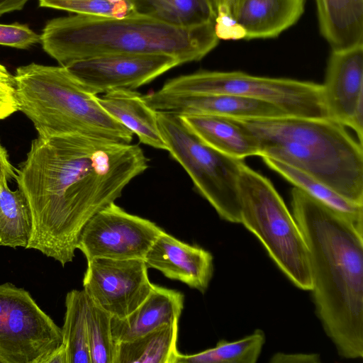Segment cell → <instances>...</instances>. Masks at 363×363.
<instances>
[{
    "label": "cell",
    "mask_w": 363,
    "mask_h": 363,
    "mask_svg": "<svg viewBox=\"0 0 363 363\" xmlns=\"http://www.w3.org/2000/svg\"><path fill=\"white\" fill-rule=\"evenodd\" d=\"M101 106L121 124L136 135L141 143L167 150L160 133L157 111L140 93L131 89H115L99 97Z\"/></svg>",
    "instance_id": "18"
},
{
    "label": "cell",
    "mask_w": 363,
    "mask_h": 363,
    "mask_svg": "<svg viewBox=\"0 0 363 363\" xmlns=\"http://www.w3.org/2000/svg\"><path fill=\"white\" fill-rule=\"evenodd\" d=\"M31 231V213L23 194L4 183L0 186V246L26 248Z\"/></svg>",
    "instance_id": "24"
},
{
    "label": "cell",
    "mask_w": 363,
    "mask_h": 363,
    "mask_svg": "<svg viewBox=\"0 0 363 363\" xmlns=\"http://www.w3.org/2000/svg\"><path fill=\"white\" fill-rule=\"evenodd\" d=\"M38 43H40V35L34 32L26 24L0 23V45L28 49Z\"/></svg>",
    "instance_id": "29"
},
{
    "label": "cell",
    "mask_w": 363,
    "mask_h": 363,
    "mask_svg": "<svg viewBox=\"0 0 363 363\" xmlns=\"http://www.w3.org/2000/svg\"><path fill=\"white\" fill-rule=\"evenodd\" d=\"M157 121L167 151L191 177L198 193L221 219L240 223L238 182L243 160L205 143L179 115L157 111Z\"/></svg>",
    "instance_id": "7"
},
{
    "label": "cell",
    "mask_w": 363,
    "mask_h": 363,
    "mask_svg": "<svg viewBox=\"0 0 363 363\" xmlns=\"http://www.w3.org/2000/svg\"><path fill=\"white\" fill-rule=\"evenodd\" d=\"M180 65L164 54H109L91 57L65 66L92 94L131 89L145 85Z\"/></svg>",
    "instance_id": "12"
},
{
    "label": "cell",
    "mask_w": 363,
    "mask_h": 363,
    "mask_svg": "<svg viewBox=\"0 0 363 363\" xmlns=\"http://www.w3.org/2000/svg\"><path fill=\"white\" fill-rule=\"evenodd\" d=\"M264 162L286 180L337 212L363 234V205L352 202L305 173L279 161L262 157Z\"/></svg>",
    "instance_id": "22"
},
{
    "label": "cell",
    "mask_w": 363,
    "mask_h": 363,
    "mask_svg": "<svg viewBox=\"0 0 363 363\" xmlns=\"http://www.w3.org/2000/svg\"><path fill=\"white\" fill-rule=\"evenodd\" d=\"M236 120L256 138L259 157L283 162L363 205V147L345 126L328 117Z\"/></svg>",
    "instance_id": "4"
},
{
    "label": "cell",
    "mask_w": 363,
    "mask_h": 363,
    "mask_svg": "<svg viewBox=\"0 0 363 363\" xmlns=\"http://www.w3.org/2000/svg\"><path fill=\"white\" fill-rule=\"evenodd\" d=\"M180 116L202 141L216 150L240 160L259 156L256 138L236 119L213 115Z\"/></svg>",
    "instance_id": "19"
},
{
    "label": "cell",
    "mask_w": 363,
    "mask_h": 363,
    "mask_svg": "<svg viewBox=\"0 0 363 363\" xmlns=\"http://www.w3.org/2000/svg\"><path fill=\"white\" fill-rule=\"evenodd\" d=\"M163 231L155 223L130 214L114 202L86 223L79 236L77 249L86 260L143 259Z\"/></svg>",
    "instance_id": "10"
},
{
    "label": "cell",
    "mask_w": 363,
    "mask_h": 363,
    "mask_svg": "<svg viewBox=\"0 0 363 363\" xmlns=\"http://www.w3.org/2000/svg\"><path fill=\"white\" fill-rule=\"evenodd\" d=\"M270 363H319L320 355L315 353L277 352L269 359Z\"/></svg>",
    "instance_id": "31"
},
{
    "label": "cell",
    "mask_w": 363,
    "mask_h": 363,
    "mask_svg": "<svg viewBox=\"0 0 363 363\" xmlns=\"http://www.w3.org/2000/svg\"><path fill=\"white\" fill-rule=\"evenodd\" d=\"M18 110L38 136L82 135L130 143L133 133L113 118L64 66L30 63L13 75Z\"/></svg>",
    "instance_id": "5"
},
{
    "label": "cell",
    "mask_w": 363,
    "mask_h": 363,
    "mask_svg": "<svg viewBox=\"0 0 363 363\" xmlns=\"http://www.w3.org/2000/svg\"><path fill=\"white\" fill-rule=\"evenodd\" d=\"M41 363H67V353L65 345L62 343L50 354L46 356Z\"/></svg>",
    "instance_id": "34"
},
{
    "label": "cell",
    "mask_w": 363,
    "mask_h": 363,
    "mask_svg": "<svg viewBox=\"0 0 363 363\" xmlns=\"http://www.w3.org/2000/svg\"><path fill=\"white\" fill-rule=\"evenodd\" d=\"M179 320L135 339L116 343L115 363H176Z\"/></svg>",
    "instance_id": "21"
},
{
    "label": "cell",
    "mask_w": 363,
    "mask_h": 363,
    "mask_svg": "<svg viewBox=\"0 0 363 363\" xmlns=\"http://www.w3.org/2000/svg\"><path fill=\"white\" fill-rule=\"evenodd\" d=\"M87 296L73 289L65 297L62 343L67 353V363H91L86 323Z\"/></svg>",
    "instance_id": "25"
},
{
    "label": "cell",
    "mask_w": 363,
    "mask_h": 363,
    "mask_svg": "<svg viewBox=\"0 0 363 363\" xmlns=\"http://www.w3.org/2000/svg\"><path fill=\"white\" fill-rule=\"evenodd\" d=\"M305 0H240L235 13L245 39L278 36L300 18Z\"/></svg>",
    "instance_id": "17"
},
{
    "label": "cell",
    "mask_w": 363,
    "mask_h": 363,
    "mask_svg": "<svg viewBox=\"0 0 363 363\" xmlns=\"http://www.w3.org/2000/svg\"><path fill=\"white\" fill-rule=\"evenodd\" d=\"M184 302L182 292L153 284L145 300L130 315L123 318L111 317L113 341L131 340L179 320Z\"/></svg>",
    "instance_id": "16"
},
{
    "label": "cell",
    "mask_w": 363,
    "mask_h": 363,
    "mask_svg": "<svg viewBox=\"0 0 363 363\" xmlns=\"http://www.w3.org/2000/svg\"><path fill=\"white\" fill-rule=\"evenodd\" d=\"M83 290L99 307L112 317L123 318L147 297L153 284L143 259L86 260Z\"/></svg>",
    "instance_id": "11"
},
{
    "label": "cell",
    "mask_w": 363,
    "mask_h": 363,
    "mask_svg": "<svg viewBox=\"0 0 363 363\" xmlns=\"http://www.w3.org/2000/svg\"><path fill=\"white\" fill-rule=\"evenodd\" d=\"M322 89L328 118L349 127L363 101V44L332 50Z\"/></svg>",
    "instance_id": "14"
},
{
    "label": "cell",
    "mask_w": 363,
    "mask_h": 363,
    "mask_svg": "<svg viewBox=\"0 0 363 363\" xmlns=\"http://www.w3.org/2000/svg\"><path fill=\"white\" fill-rule=\"evenodd\" d=\"M148 161L138 145L82 135L33 140L16 178L32 218L26 249L62 267L72 262L84 226L121 196Z\"/></svg>",
    "instance_id": "1"
},
{
    "label": "cell",
    "mask_w": 363,
    "mask_h": 363,
    "mask_svg": "<svg viewBox=\"0 0 363 363\" xmlns=\"http://www.w3.org/2000/svg\"><path fill=\"white\" fill-rule=\"evenodd\" d=\"M160 90L181 94H228L269 102L291 116L328 117L322 84L313 82L203 70L170 79Z\"/></svg>",
    "instance_id": "8"
},
{
    "label": "cell",
    "mask_w": 363,
    "mask_h": 363,
    "mask_svg": "<svg viewBox=\"0 0 363 363\" xmlns=\"http://www.w3.org/2000/svg\"><path fill=\"white\" fill-rule=\"evenodd\" d=\"M29 0H0V16L21 10Z\"/></svg>",
    "instance_id": "35"
},
{
    "label": "cell",
    "mask_w": 363,
    "mask_h": 363,
    "mask_svg": "<svg viewBox=\"0 0 363 363\" xmlns=\"http://www.w3.org/2000/svg\"><path fill=\"white\" fill-rule=\"evenodd\" d=\"M264 342V333L257 329L236 341L220 340L214 347L196 354H179L176 363H255Z\"/></svg>",
    "instance_id": "26"
},
{
    "label": "cell",
    "mask_w": 363,
    "mask_h": 363,
    "mask_svg": "<svg viewBox=\"0 0 363 363\" xmlns=\"http://www.w3.org/2000/svg\"><path fill=\"white\" fill-rule=\"evenodd\" d=\"M143 260L172 280L179 281L203 294L213 273L211 253L184 242L164 230L157 237Z\"/></svg>",
    "instance_id": "15"
},
{
    "label": "cell",
    "mask_w": 363,
    "mask_h": 363,
    "mask_svg": "<svg viewBox=\"0 0 363 363\" xmlns=\"http://www.w3.org/2000/svg\"><path fill=\"white\" fill-rule=\"evenodd\" d=\"M111 317L87 296L86 323L91 363H115L116 344L111 335Z\"/></svg>",
    "instance_id": "27"
},
{
    "label": "cell",
    "mask_w": 363,
    "mask_h": 363,
    "mask_svg": "<svg viewBox=\"0 0 363 363\" xmlns=\"http://www.w3.org/2000/svg\"><path fill=\"white\" fill-rule=\"evenodd\" d=\"M143 96L154 110L179 116L213 115L252 119L289 115L269 102L228 94H181L158 90Z\"/></svg>",
    "instance_id": "13"
},
{
    "label": "cell",
    "mask_w": 363,
    "mask_h": 363,
    "mask_svg": "<svg viewBox=\"0 0 363 363\" xmlns=\"http://www.w3.org/2000/svg\"><path fill=\"white\" fill-rule=\"evenodd\" d=\"M0 83L14 85L13 75L7 70L6 67L0 63Z\"/></svg>",
    "instance_id": "36"
},
{
    "label": "cell",
    "mask_w": 363,
    "mask_h": 363,
    "mask_svg": "<svg viewBox=\"0 0 363 363\" xmlns=\"http://www.w3.org/2000/svg\"><path fill=\"white\" fill-rule=\"evenodd\" d=\"M138 14L177 27H193L215 21L213 0H132Z\"/></svg>",
    "instance_id": "23"
},
{
    "label": "cell",
    "mask_w": 363,
    "mask_h": 363,
    "mask_svg": "<svg viewBox=\"0 0 363 363\" xmlns=\"http://www.w3.org/2000/svg\"><path fill=\"white\" fill-rule=\"evenodd\" d=\"M13 85L0 83V120L18 111Z\"/></svg>",
    "instance_id": "30"
},
{
    "label": "cell",
    "mask_w": 363,
    "mask_h": 363,
    "mask_svg": "<svg viewBox=\"0 0 363 363\" xmlns=\"http://www.w3.org/2000/svg\"><path fill=\"white\" fill-rule=\"evenodd\" d=\"M218 42L215 21L184 28L138 13L56 18L47 22L40 35L43 50L64 67L109 54H164L182 65L201 60Z\"/></svg>",
    "instance_id": "3"
},
{
    "label": "cell",
    "mask_w": 363,
    "mask_h": 363,
    "mask_svg": "<svg viewBox=\"0 0 363 363\" xmlns=\"http://www.w3.org/2000/svg\"><path fill=\"white\" fill-rule=\"evenodd\" d=\"M62 343L61 328L28 291L0 284V363H41Z\"/></svg>",
    "instance_id": "9"
},
{
    "label": "cell",
    "mask_w": 363,
    "mask_h": 363,
    "mask_svg": "<svg viewBox=\"0 0 363 363\" xmlns=\"http://www.w3.org/2000/svg\"><path fill=\"white\" fill-rule=\"evenodd\" d=\"M16 169L9 160L5 147L0 142V186L16 178Z\"/></svg>",
    "instance_id": "32"
},
{
    "label": "cell",
    "mask_w": 363,
    "mask_h": 363,
    "mask_svg": "<svg viewBox=\"0 0 363 363\" xmlns=\"http://www.w3.org/2000/svg\"><path fill=\"white\" fill-rule=\"evenodd\" d=\"M320 31L332 50L363 44V0H315Z\"/></svg>",
    "instance_id": "20"
},
{
    "label": "cell",
    "mask_w": 363,
    "mask_h": 363,
    "mask_svg": "<svg viewBox=\"0 0 363 363\" xmlns=\"http://www.w3.org/2000/svg\"><path fill=\"white\" fill-rule=\"evenodd\" d=\"M39 6L105 18H121L137 13L132 0H39Z\"/></svg>",
    "instance_id": "28"
},
{
    "label": "cell",
    "mask_w": 363,
    "mask_h": 363,
    "mask_svg": "<svg viewBox=\"0 0 363 363\" xmlns=\"http://www.w3.org/2000/svg\"><path fill=\"white\" fill-rule=\"evenodd\" d=\"M293 216L308 252L315 313L340 356L363 357V234L294 186Z\"/></svg>",
    "instance_id": "2"
},
{
    "label": "cell",
    "mask_w": 363,
    "mask_h": 363,
    "mask_svg": "<svg viewBox=\"0 0 363 363\" xmlns=\"http://www.w3.org/2000/svg\"><path fill=\"white\" fill-rule=\"evenodd\" d=\"M240 0H213L217 13H226L235 18V11Z\"/></svg>",
    "instance_id": "33"
},
{
    "label": "cell",
    "mask_w": 363,
    "mask_h": 363,
    "mask_svg": "<svg viewBox=\"0 0 363 363\" xmlns=\"http://www.w3.org/2000/svg\"><path fill=\"white\" fill-rule=\"evenodd\" d=\"M240 223L262 244L296 287L311 291L308 252L293 215L272 182L244 164L238 182Z\"/></svg>",
    "instance_id": "6"
}]
</instances>
